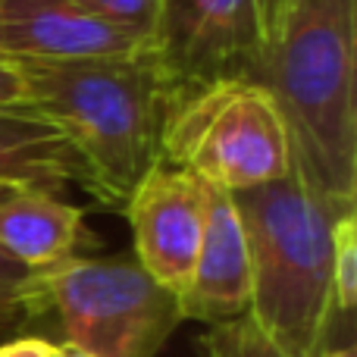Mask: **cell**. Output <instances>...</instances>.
I'll list each match as a JSON object with an SVG mask.
<instances>
[{
    "label": "cell",
    "instance_id": "cell-11",
    "mask_svg": "<svg viewBox=\"0 0 357 357\" xmlns=\"http://www.w3.org/2000/svg\"><path fill=\"white\" fill-rule=\"evenodd\" d=\"M66 182L82 185L79 160L66 138L22 107L0 110V185L56 191Z\"/></svg>",
    "mask_w": 357,
    "mask_h": 357
},
{
    "label": "cell",
    "instance_id": "cell-19",
    "mask_svg": "<svg viewBox=\"0 0 357 357\" xmlns=\"http://www.w3.org/2000/svg\"><path fill=\"white\" fill-rule=\"evenodd\" d=\"M6 323H13V317H10V314H3V310H0V329H3Z\"/></svg>",
    "mask_w": 357,
    "mask_h": 357
},
{
    "label": "cell",
    "instance_id": "cell-9",
    "mask_svg": "<svg viewBox=\"0 0 357 357\" xmlns=\"http://www.w3.org/2000/svg\"><path fill=\"white\" fill-rule=\"evenodd\" d=\"M178 307L182 320L207 326L245 317L251 307V254L238 207L226 191L210 188L207 226Z\"/></svg>",
    "mask_w": 357,
    "mask_h": 357
},
{
    "label": "cell",
    "instance_id": "cell-13",
    "mask_svg": "<svg viewBox=\"0 0 357 357\" xmlns=\"http://www.w3.org/2000/svg\"><path fill=\"white\" fill-rule=\"evenodd\" d=\"M357 304V210H348L333 229V307L351 314Z\"/></svg>",
    "mask_w": 357,
    "mask_h": 357
},
{
    "label": "cell",
    "instance_id": "cell-14",
    "mask_svg": "<svg viewBox=\"0 0 357 357\" xmlns=\"http://www.w3.org/2000/svg\"><path fill=\"white\" fill-rule=\"evenodd\" d=\"M79 3L91 6L94 13L138 31V35H144L151 41V22H154L157 13V0H79Z\"/></svg>",
    "mask_w": 357,
    "mask_h": 357
},
{
    "label": "cell",
    "instance_id": "cell-18",
    "mask_svg": "<svg viewBox=\"0 0 357 357\" xmlns=\"http://www.w3.org/2000/svg\"><path fill=\"white\" fill-rule=\"evenodd\" d=\"M63 357H88V354H82V351H75V348L63 345Z\"/></svg>",
    "mask_w": 357,
    "mask_h": 357
},
{
    "label": "cell",
    "instance_id": "cell-6",
    "mask_svg": "<svg viewBox=\"0 0 357 357\" xmlns=\"http://www.w3.org/2000/svg\"><path fill=\"white\" fill-rule=\"evenodd\" d=\"M282 0H157L151 56L167 104L210 82H264Z\"/></svg>",
    "mask_w": 357,
    "mask_h": 357
},
{
    "label": "cell",
    "instance_id": "cell-8",
    "mask_svg": "<svg viewBox=\"0 0 357 357\" xmlns=\"http://www.w3.org/2000/svg\"><path fill=\"white\" fill-rule=\"evenodd\" d=\"M148 38L79 0H0V56L13 63H69L126 56Z\"/></svg>",
    "mask_w": 357,
    "mask_h": 357
},
{
    "label": "cell",
    "instance_id": "cell-4",
    "mask_svg": "<svg viewBox=\"0 0 357 357\" xmlns=\"http://www.w3.org/2000/svg\"><path fill=\"white\" fill-rule=\"evenodd\" d=\"M160 160L188 169L216 191L238 195L289 176L295 151L266 85L226 79L169 100Z\"/></svg>",
    "mask_w": 357,
    "mask_h": 357
},
{
    "label": "cell",
    "instance_id": "cell-16",
    "mask_svg": "<svg viewBox=\"0 0 357 357\" xmlns=\"http://www.w3.org/2000/svg\"><path fill=\"white\" fill-rule=\"evenodd\" d=\"M25 100V82L19 63L0 56V110H16Z\"/></svg>",
    "mask_w": 357,
    "mask_h": 357
},
{
    "label": "cell",
    "instance_id": "cell-17",
    "mask_svg": "<svg viewBox=\"0 0 357 357\" xmlns=\"http://www.w3.org/2000/svg\"><path fill=\"white\" fill-rule=\"evenodd\" d=\"M317 357H354L351 348H323Z\"/></svg>",
    "mask_w": 357,
    "mask_h": 357
},
{
    "label": "cell",
    "instance_id": "cell-5",
    "mask_svg": "<svg viewBox=\"0 0 357 357\" xmlns=\"http://www.w3.org/2000/svg\"><path fill=\"white\" fill-rule=\"evenodd\" d=\"M54 307L63 345L88 357H154L182 323L178 295L144 273L135 254L69 257L29 279V314Z\"/></svg>",
    "mask_w": 357,
    "mask_h": 357
},
{
    "label": "cell",
    "instance_id": "cell-12",
    "mask_svg": "<svg viewBox=\"0 0 357 357\" xmlns=\"http://www.w3.org/2000/svg\"><path fill=\"white\" fill-rule=\"evenodd\" d=\"M201 348L204 357H291L248 314L226 323H213L201 339Z\"/></svg>",
    "mask_w": 357,
    "mask_h": 357
},
{
    "label": "cell",
    "instance_id": "cell-7",
    "mask_svg": "<svg viewBox=\"0 0 357 357\" xmlns=\"http://www.w3.org/2000/svg\"><path fill=\"white\" fill-rule=\"evenodd\" d=\"M210 185L188 169L154 163L135 185L123 213L135 238V260L154 282L182 295L207 226Z\"/></svg>",
    "mask_w": 357,
    "mask_h": 357
},
{
    "label": "cell",
    "instance_id": "cell-1",
    "mask_svg": "<svg viewBox=\"0 0 357 357\" xmlns=\"http://www.w3.org/2000/svg\"><path fill=\"white\" fill-rule=\"evenodd\" d=\"M22 110L50 123L73 148L82 185L123 210L135 185L160 163L167 88L151 47L126 56L19 63Z\"/></svg>",
    "mask_w": 357,
    "mask_h": 357
},
{
    "label": "cell",
    "instance_id": "cell-3",
    "mask_svg": "<svg viewBox=\"0 0 357 357\" xmlns=\"http://www.w3.org/2000/svg\"><path fill=\"white\" fill-rule=\"evenodd\" d=\"M251 254V307L291 357H317L333 323V229L357 204H342L298 167L276 182L232 195Z\"/></svg>",
    "mask_w": 357,
    "mask_h": 357
},
{
    "label": "cell",
    "instance_id": "cell-2",
    "mask_svg": "<svg viewBox=\"0 0 357 357\" xmlns=\"http://www.w3.org/2000/svg\"><path fill=\"white\" fill-rule=\"evenodd\" d=\"M357 0H282L266 91L291 132L295 167L323 195L357 204Z\"/></svg>",
    "mask_w": 357,
    "mask_h": 357
},
{
    "label": "cell",
    "instance_id": "cell-15",
    "mask_svg": "<svg viewBox=\"0 0 357 357\" xmlns=\"http://www.w3.org/2000/svg\"><path fill=\"white\" fill-rule=\"evenodd\" d=\"M29 279L31 273L0 251V310L16 320V314H29Z\"/></svg>",
    "mask_w": 357,
    "mask_h": 357
},
{
    "label": "cell",
    "instance_id": "cell-20",
    "mask_svg": "<svg viewBox=\"0 0 357 357\" xmlns=\"http://www.w3.org/2000/svg\"><path fill=\"white\" fill-rule=\"evenodd\" d=\"M47 357H63V345H54V348H50V354Z\"/></svg>",
    "mask_w": 357,
    "mask_h": 357
},
{
    "label": "cell",
    "instance_id": "cell-10",
    "mask_svg": "<svg viewBox=\"0 0 357 357\" xmlns=\"http://www.w3.org/2000/svg\"><path fill=\"white\" fill-rule=\"evenodd\" d=\"M85 213L56 191L35 185H0V251L29 273L75 257Z\"/></svg>",
    "mask_w": 357,
    "mask_h": 357
}]
</instances>
